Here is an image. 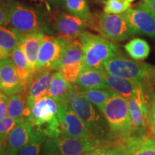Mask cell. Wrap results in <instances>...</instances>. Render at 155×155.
Masks as SVG:
<instances>
[{
  "label": "cell",
  "mask_w": 155,
  "mask_h": 155,
  "mask_svg": "<svg viewBox=\"0 0 155 155\" xmlns=\"http://www.w3.org/2000/svg\"><path fill=\"white\" fill-rule=\"evenodd\" d=\"M127 53L136 61H142L148 58L150 46L147 41L141 38H134L125 45Z\"/></svg>",
  "instance_id": "obj_25"
},
{
  "label": "cell",
  "mask_w": 155,
  "mask_h": 155,
  "mask_svg": "<svg viewBox=\"0 0 155 155\" xmlns=\"http://www.w3.org/2000/svg\"><path fill=\"white\" fill-rule=\"evenodd\" d=\"M82 45L78 38H72L71 42L61 57L50 65V68L54 71H59L65 65L82 63L83 62Z\"/></svg>",
  "instance_id": "obj_19"
},
{
  "label": "cell",
  "mask_w": 155,
  "mask_h": 155,
  "mask_svg": "<svg viewBox=\"0 0 155 155\" xmlns=\"http://www.w3.org/2000/svg\"><path fill=\"white\" fill-rule=\"evenodd\" d=\"M68 105L84 123L93 137L106 141H114L104 114L84 97H78Z\"/></svg>",
  "instance_id": "obj_5"
},
{
  "label": "cell",
  "mask_w": 155,
  "mask_h": 155,
  "mask_svg": "<svg viewBox=\"0 0 155 155\" xmlns=\"http://www.w3.org/2000/svg\"><path fill=\"white\" fill-rule=\"evenodd\" d=\"M154 139H155V138H154Z\"/></svg>",
  "instance_id": "obj_43"
},
{
  "label": "cell",
  "mask_w": 155,
  "mask_h": 155,
  "mask_svg": "<svg viewBox=\"0 0 155 155\" xmlns=\"http://www.w3.org/2000/svg\"><path fill=\"white\" fill-rule=\"evenodd\" d=\"M54 71L50 68L37 69L24 86L22 92L27 98V105L31 111L35 101L48 93Z\"/></svg>",
  "instance_id": "obj_10"
},
{
  "label": "cell",
  "mask_w": 155,
  "mask_h": 155,
  "mask_svg": "<svg viewBox=\"0 0 155 155\" xmlns=\"http://www.w3.org/2000/svg\"><path fill=\"white\" fill-rule=\"evenodd\" d=\"M8 12V22L11 28L21 35L33 32L53 33L46 22V15L42 10L22 5L16 2L6 4Z\"/></svg>",
  "instance_id": "obj_2"
},
{
  "label": "cell",
  "mask_w": 155,
  "mask_h": 155,
  "mask_svg": "<svg viewBox=\"0 0 155 155\" xmlns=\"http://www.w3.org/2000/svg\"><path fill=\"white\" fill-rule=\"evenodd\" d=\"M9 98H7V95L3 93L2 96L1 97L0 100V120L7 117V104H8Z\"/></svg>",
  "instance_id": "obj_34"
},
{
  "label": "cell",
  "mask_w": 155,
  "mask_h": 155,
  "mask_svg": "<svg viewBox=\"0 0 155 155\" xmlns=\"http://www.w3.org/2000/svg\"><path fill=\"white\" fill-rule=\"evenodd\" d=\"M58 103L46 94L35 101L27 119L34 127H42L58 119Z\"/></svg>",
  "instance_id": "obj_12"
},
{
  "label": "cell",
  "mask_w": 155,
  "mask_h": 155,
  "mask_svg": "<svg viewBox=\"0 0 155 155\" xmlns=\"http://www.w3.org/2000/svg\"><path fill=\"white\" fill-rule=\"evenodd\" d=\"M45 35L42 32H33L22 35L19 39L18 46L22 49L30 68L34 72L36 71L39 51Z\"/></svg>",
  "instance_id": "obj_16"
},
{
  "label": "cell",
  "mask_w": 155,
  "mask_h": 155,
  "mask_svg": "<svg viewBox=\"0 0 155 155\" xmlns=\"http://www.w3.org/2000/svg\"><path fill=\"white\" fill-rule=\"evenodd\" d=\"M57 117L61 132L64 135L78 139L94 137L84 123L70 108L69 105L58 104Z\"/></svg>",
  "instance_id": "obj_7"
},
{
  "label": "cell",
  "mask_w": 155,
  "mask_h": 155,
  "mask_svg": "<svg viewBox=\"0 0 155 155\" xmlns=\"http://www.w3.org/2000/svg\"><path fill=\"white\" fill-rule=\"evenodd\" d=\"M51 3L54 4L55 5H63L65 2V0H49Z\"/></svg>",
  "instance_id": "obj_39"
},
{
  "label": "cell",
  "mask_w": 155,
  "mask_h": 155,
  "mask_svg": "<svg viewBox=\"0 0 155 155\" xmlns=\"http://www.w3.org/2000/svg\"><path fill=\"white\" fill-rule=\"evenodd\" d=\"M9 55H10V53H9L8 52L5 51V50L2 49L0 48V61H3V60L9 58Z\"/></svg>",
  "instance_id": "obj_37"
},
{
  "label": "cell",
  "mask_w": 155,
  "mask_h": 155,
  "mask_svg": "<svg viewBox=\"0 0 155 155\" xmlns=\"http://www.w3.org/2000/svg\"><path fill=\"white\" fill-rule=\"evenodd\" d=\"M25 119H15L12 118L7 116L0 120V135L7 137L9 132L14 129V127L18 124H20L25 121Z\"/></svg>",
  "instance_id": "obj_32"
},
{
  "label": "cell",
  "mask_w": 155,
  "mask_h": 155,
  "mask_svg": "<svg viewBox=\"0 0 155 155\" xmlns=\"http://www.w3.org/2000/svg\"><path fill=\"white\" fill-rule=\"evenodd\" d=\"M77 38L82 45L83 68L104 70L106 61L121 55L118 46L104 37L83 32Z\"/></svg>",
  "instance_id": "obj_1"
},
{
  "label": "cell",
  "mask_w": 155,
  "mask_h": 155,
  "mask_svg": "<svg viewBox=\"0 0 155 155\" xmlns=\"http://www.w3.org/2000/svg\"><path fill=\"white\" fill-rule=\"evenodd\" d=\"M8 22V12L6 5L0 4V26L7 24Z\"/></svg>",
  "instance_id": "obj_35"
},
{
  "label": "cell",
  "mask_w": 155,
  "mask_h": 155,
  "mask_svg": "<svg viewBox=\"0 0 155 155\" xmlns=\"http://www.w3.org/2000/svg\"><path fill=\"white\" fill-rule=\"evenodd\" d=\"M126 1H127V2H134V0H126Z\"/></svg>",
  "instance_id": "obj_42"
},
{
  "label": "cell",
  "mask_w": 155,
  "mask_h": 155,
  "mask_svg": "<svg viewBox=\"0 0 155 155\" xmlns=\"http://www.w3.org/2000/svg\"><path fill=\"white\" fill-rule=\"evenodd\" d=\"M21 35L13 28L0 26V48L10 53L19 45Z\"/></svg>",
  "instance_id": "obj_28"
},
{
  "label": "cell",
  "mask_w": 155,
  "mask_h": 155,
  "mask_svg": "<svg viewBox=\"0 0 155 155\" xmlns=\"http://www.w3.org/2000/svg\"><path fill=\"white\" fill-rule=\"evenodd\" d=\"M11 60L16 68L19 77L24 83L25 86L26 83L31 78L34 71L30 68L27 58L19 46L15 48L11 53Z\"/></svg>",
  "instance_id": "obj_23"
},
{
  "label": "cell",
  "mask_w": 155,
  "mask_h": 155,
  "mask_svg": "<svg viewBox=\"0 0 155 155\" xmlns=\"http://www.w3.org/2000/svg\"><path fill=\"white\" fill-rule=\"evenodd\" d=\"M72 38L45 35L38 53L36 70L50 67L58 61L66 49Z\"/></svg>",
  "instance_id": "obj_9"
},
{
  "label": "cell",
  "mask_w": 155,
  "mask_h": 155,
  "mask_svg": "<svg viewBox=\"0 0 155 155\" xmlns=\"http://www.w3.org/2000/svg\"><path fill=\"white\" fill-rule=\"evenodd\" d=\"M0 90L7 96L20 94L24 90V83L9 58L0 61Z\"/></svg>",
  "instance_id": "obj_13"
},
{
  "label": "cell",
  "mask_w": 155,
  "mask_h": 155,
  "mask_svg": "<svg viewBox=\"0 0 155 155\" xmlns=\"http://www.w3.org/2000/svg\"><path fill=\"white\" fill-rule=\"evenodd\" d=\"M96 28L104 38L116 42L123 41L136 35L123 14L101 13L98 17Z\"/></svg>",
  "instance_id": "obj_6"
},
{
  "label": "cell",
  "mask_w": 155,
  "mask_h": 155,
  "mask_svg": "<svg viewBox=\"0 0 155 155\" xmlns=\"http://www.w3.org/2000/svg\"><path fill=\"white\" fill-rule=\"evenodd\" d=\"M2 94H3V92L0 90V100H1V97L2 96Z\"/></svg>",
  "instance_id": "obj_41"
},
{
  "label": "cell",
  "mask_w": 155,
  "mask_h": 155,
  "mask_svg": "<svg viewBox=\"0 0 155 155\" xmlns=\"http://www.w3.org/2000/svg\"><path fill=\"white\" fill-rule=\"evenodd\" d=\"M86 155H121V149L117 140L108 141Z\"/></svg>",
  "instance_id": "obj_31"
},
{
  "label": "cell",
  "mask_w": 155,
  "mask_h": 155,
  "mask_svg": "<svg viewBox=\"0 0 155 155\" xmlns=\"http://www.w3.org/2000/svg\"><path fill=\"white\" fill-rule=\"evenodd\" d=\"M35 127L30 121L25 119L14 127L7 136V154H15L30 141Z\"/></svg>",
  "instance_id": "obj_15"
},
{
  "label": "cell",
  "mask_w": 155,
  "mask_h": 155,
  "mask_svg": "<svg viewBox=\"0 0 155 155\" xmlns=\"http://www.w3.org/2000/svg\"><path fill=\"white\" fill-rule=\"evenodd\" d=\"M111 90L102 89H84L81 90V96L84 97L91 104L96 106L103 114L106 103L111 96Z\"/></svg>",
  "instance_id": "obj_26"
},
{
  "label": "cell",
  "mask_w": 155,
  "mask_h": 155,
  "mask_svg": "<svg viewBox=\"0 0 155 155\" xmlns=\"http://www.w3.org/2000/svg\"><path fill=\"white\" fill-rule=\"evenodd\" d=\"M72 87L73 83L68 82L59 71H55L52 78L47 94L58 104H64L65 98Z\"/></svg>",
  "instance_id": "obj_21"
},
{
  "label": "cell",
  "mask_w": 155,
  "mask_h": 155,
  "mask_svg": "<svg viewBox=\"0 0 155 155\" xmlns=\"http://www.w3.org/2000/svg\"><path fill=\"white\" fill-rule=\"evenodd\" d=\"M7 137H6V136L0 135V147L2 146L6 141H7Z\"/></svg>",
  "instance_id": "obj_40"
},
{
  "label": "cell",
  "mask_w": 155,
  "mask_h": 155,
  "mask_svg": "<svg viewBox=\"0 0 155 155\" xmlns=\"http://www.w3.org/2000/svg\"><path fill=\"white\" fill-rule=\"evenodd\" d=\"M104 70L111 75L141 83L143 87L155 83V67L121 55L106 61Z\"/></svg>",
  "instance_id": "obj_3"
},
{
  "label": "cell",
  "mask_w": 155,
  "mask_h": 155,
  "mask_svg": "<svg viewBox=\"0 0 155 155\" xmlns=\"http://www.w3.org/2000/svg\"><path fill=\"white\" fill-rule=\"evenodd\" d=\"M65 8L71 15L83 19L88 23L92 22V15L87 0H65Z\"/></svg>",
  "instance_id": "obj_27"
},
{
  "label": "cell",
  "mask_w": 155,
  "mask_h": 155,
  "mask_svg": "<svg viewBox=\"0 0 155 155\" xmlns=\"http://www.w3.org/2000/svg\"><path fill=\"white\" fill-rule=\"evenodd\" d=\"M103 114L114 141L129 137L131 123L127 99L113 91L106 103Z\"/></svg>",
  "instance_id": "obj_4"
},
{
  "label": "cell",
  "mask_w": 155,
  "mask_h": 155,
  "mask_svg": "<svg viewBox=\"0 0 155 155\" xmlns=\"http://www.w3.org/2000/svg\"><path fill=\"white\" fill-rule=\"evenodd\" d=\"M62 155H86L108 141L96 138H72L60 134L53 139Z\"/></svg>",
  "instance_id": "obj_11"
},
{
  "label": "cell",
  "mask_w": 155,
  "mask_h": 155,
  "mask_svg": "<svg viewBox=\"0 0 155 155\" xmlns=\"http://www.w3.org/2000/svg\"><path fill=\"white\" fill-rule=\"evenodd\" d=\"M42 146V155H62L53 138L47 137Z\"/></svg>",
  "instance_id": "obj_33"
},
{
  "label": "cell",
  "mask_w": 155,
  "mask_h": 155,
  "mask_svg": "<svg viewBox=\"0 0 155 155\" xmlns=\"http://www.w3.org/2000/svg\"><path fill=\"white\" fill-rule=\"evenodd\" d=\"M104 77H105L106 84L110 90L120 95L127 100L134 96L139 87L142 86L139 83L126 80L108 74L105 71H104Z\"/></svg>",
  "instance_id": "obj_20"
},
{
  "label": "cell",
  "mask_w": 155,
  "mask_h": 155,
  "mask_svg": "<svg viewBox=\"0 0 155 155\" xmlns=\"http://www.w3.org/2000/svg\"><path fill=\"white\" fill-rule=\"evenodd\" d=\"M88 22L83 19L68 13L61 12L55 21V30L68 38H77L86 29Z\"/></svg>",
  "instance_id": "obj_17"
},
{
  "label": "cell",
  "mask_w": 155,
  "mask_h": 155,
  "mask_svg": "<svg viewBox=\"0 0 155 155\" xmlns=\"http://www.w3.org/2000/svg\"><path fill=\"white\" fill-rule=\"evenodd\" d=\"M0 155H7V141L0 147Z\"/></svg>",
  "instance_id": "obj_38"
},
{
  "label": "cell",
  "mask_w": 155,
  "mask_h": 155,
  "mask_svg": "<svg viewBox=\"0 0 155 155\" xmlns=\"http://www.w3.org/2000/svg\"><path fill=\"white\" fill-rule=\"evenodd\" d=\"M83 68V63H78L72 64V65H65L60 70L59 72L61 73L64 78L68 82L71 83H75L77 78L82 71Z\"/></svg>",
  "instance_id": "obj_30"
},
{
  "label": "cell",
  "mask_w": 155,
  "mask_h": 155,
  "mask_svg": "<svg viewBox=\"0 0 155 155\" xmlns=\"http://www.w3.org/2000/svg\"><path fill=\"white\" fill-rule=\"evenodd\" d=\"M121 155H155V139L148 137L129 135L118 140Z\"/></svg>",
  "instance_id": "obj_14"
},
{
  "label": "cell",
  "mask_w": 155,
  "mask_h": 155,
  "mask_svg": "<svg viewBox=\"0 0 155 155\" xmlns=\"http://www.w3.org/2000/svg\"><path fill=\"white\" fill-rule=\"evenodd\" d=\"M7 112L9 117L15 119L21 120L28 118L31 111L27 105L26 96L22 93L9 96Z\"/></svg>",
  "instance_id": "obj_22"
},
{
  "label": "cell",
  "mask_w": 155,
  "mask_h": 155,
  "mask_svg": "<svg viewBox=\"0 0 155 155\" xmlns=\"http://www.w3.org/2000/svg\"><path fill=\"white\" fill-rule=\"evenodd\" d=\"M47 136L41 127H35L33 134L30 140L23 148L15 154L7 155H40L41 147L46 140Z\"/></svg>",
  "instance_id": "obj_24"
},
{
  "label": "cell",
  "mask_w": 155,
  "mask_h": 155,
  "mask_svg": "<svg viewBox=\"0 0 155 155\" xmlns=\"http://www.w3.org/2000/svg\"><path fill=\"white\" fill-rule=\"evenodd\" d=\"M75 84L84 89L110 90L106 83L104 70L101 69L83 68Z\"/></svg>",
  "instance_id": "obj_18"
},
{
  "label": "cell",
  "mask_w": 155,
  "mask_h": 155,
  "mask_svg": "<svg viewBox=\"0 0 155 155\" xmlns=\"http://www.w3.org/2000/svg\"><path fill=\"white\" fill-rule=\"evenodd\" d=\"M104 13L107 15H121L130 9L131 3L126 0H106Z\"/></svg>",
  "instance_id": "obj_29"
},
{
  "label": "cell",
  "mask_w": 155,
  "mask_h": 155,
  "mask_svg": "<svg viewBox=\"0 0 155 155\" xmlns=\"http://www.w3.org/2000/svg\"><path fill=\"white\" fill-rule=\"evenodd\" d=\"M144 1L155 16V0H144Z\"/></svg>",
  "instance_id": "obj_36"
},
{
  "label": "cell",
  "mask_w": 155,
  "mask_h": 155,
  "mask_svg": "<svg viewBox=\"0 0 155 155\" xmlns=\"http://www.w3.org/2000/svg\"><path fill=\"white\" fill-rule=\"evenodd\" d=\"M136 35L155 38V16L146 4H141L123 13Z\"/></svg>",
  "instance_id": "obj_8"
}]
</instances>
